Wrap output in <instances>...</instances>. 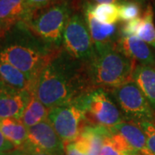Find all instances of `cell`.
<instances>
[{
  "label": "cell",
  "instance_id": "83f0119b",
  "mask_svg": "<svg viewBox=\"0 0 155 155\" xmlns=\"http://www.w3.org/2000/svg\"><path fill=\"white\" fill-rule=\"evenodd\" d=\"M24 153V155H53L50 154L48 153H46L44 151H41V150L36 149V148H33V147H30L28 146H25L23 147L22 149Z\"/></svg>",
  "mask_w": 155,
  "mask_h": 155
},
{
  "label": "cell",
  "instance_id": "7c38bea8",
  "mask_svg": "<svg viewBox=\"0 0 155 155\" xmlns=\"http://www.w3.org/2000/svg\"><path fill=\"white\" fill-rule=\"evenodd\" d=\"M116 48L127 58L138 65L155 66V53L149 45L136 36L120 35Z\"/></svg>",
  "mask_w": 155,
  "mask_h": 155
},
{
  "label": "cell",
  "instance_id": "1f68e13d",
  "mask_svg": "<svg viewBox=\"0 0 155 155\" xmlns=\"http://www.w3.org/2000/svg\"><path fill=\"white\" fill-rule=\"evenodd\" d=\"M8 153H0V155H7Z\"/></svg>",
  "mask_w": 155,
  "mask_h": 155
},
{
  "label": "cell",
  "instance_id": "4316f807",
  "mask_svg": "<svg viewBox=\"0 0 155 155\" xmlns=\"http://www.w3.org/2000/svg\"><path fill=\"white\" fill-rule=\"evenodd\" d=\"M64 155H86L80 152L76 147L74 142L65 144V153Z\"/></svg>",
  "mask_w": 155,
  "mask_h": 155
},
{
  "label": "cell",
  "instance_id": "7a4b0ae2",
  "mask_svg": "<svg viewBox=\"0 0 155 155\" xmlns=\"http://www.w3.org/2000/svg\"><path fill=\"white\" fill-rule=\"evenodd\" d=\"M0 40V60L12 65L35 81L61 49L37 38L22 22Z\"/></svg>",
  "mask_w": 155,
  "mask_h": 155
},
{
  "label": "cell",
  "instance_id": "52a82bcc",
  "mask_svg": "<svg viewBox=\"0 0 155 155\" xmlns=\"http://www.w3.org/2000/svg\"><path fill=\"white\" fill-rule=\"evenodd\" d=\"M110 91L122 116L130 122L155 120V110L133 79Z\"/></svg>",
  "mask_w": 155,
  "mask_h": 155
},
{
  "label": "cell",
  "instance_id": "2e32d148",
  "mask_svg": "<svg viewBox=\"0 0 155 155\" xmlns=\"http://www.w3.org/2000/svg\"><path fill=\"white\" fill-rule=\"evenodd\" d=\"M35 82V80L17 68L0 60V83L6 87L17 91H28L33 92Z\"/></svg>",
  "mask_w": 155,
  "mask_h": 155
},
{
  "label": "cell",
  "instance_id": "5b68a950",
  "mask_svg": "<svg viewBox=\"0 0 155 155\" xmlns=\"http://www.w3.org/2000/svg\"><path fill=\"white\" fill-rule=\"evenodd\" d=\"M75 101L83 110L87 126L110 128L123 122L122 112L106 89H90Z\"/></svg>",
  "mask_w": 155,
  "mask_h": 155
},
{
  "label": "cell",
  "instance_id": "9a60e30c",
  "mask_svg": "<svg viewBox=\"0 0 155 155\" xmlns=\"http://www.w3.org/2000/svg\"><path fill=\"white\" fill-rule=\"evenodd\" d=\"M110 128L116 133L120 134L129 147L135 152L141 155H153L147 148V137L144 131L137 122L123 121Z\"/></svg>",
  "mask_w": 155,
  "mask_h": 155
},
{
  "label": "cell",
  "instance_id": "8992f818",
  "mask_svg": "<svg viewBox=\"0 0 155 155\" xmlns=\"http://www.w3.org/2000/svg\"><path fill=\"white\" fill-rule=\"evenodd\" d=\"M62 47L72 58L84 64L94 58L96 48L81 14L74 13L68 20L63 34Z\"/></svg>",
  "mask_w": 155,
  "mask_h": 155
},
{
  "label": "cell",
  "instance_id": "603a6c76",
  "mask_svg": "<svg viewBox=\"0 0 155 155\" xmlns=\"http://www.w3.org/2000/svg\"><path fill=\"white\" fill-rule=\"evenodd\" d=\"M144 131L147 137V145L150 153L155 155V120L137 122Z\"/></svg>",
  "mask_w": 155,
  "mask_h": 155
},
{
  "label": "cell",
  "instance_id": "30bf717a",
  "mask_svg": "<svg viewBox=\"0 0 155 155\" xmlns=\"http://www.w3.org/2000/svg\"><path fill=\"white\" fill-rule=\"evenodd\" d=\"M33 92L17 91L0 83V119L20 120Z\"/></svg>",
  "mask_w": 155,
  "mask_h": 155
},
{
  "label": "cell",
  "instance_id": "7402d4cb",
  "mask_svg": "<svg viewBox=\"0 0 155 155\" xmlns=\"http://www.w3.org/2000/svg\"><path fill=\"white\" fill-rule=\"evenodd\" d=\"M120 10V21L122 22H127L135 20L142 16V5L140 4L126 0L119 5Z\"/></svg>",
  "mask_w": 155,
  "mask_h": 155
},
{
  "label": "cell",
  "instance_id": "d4e9b609",
  "mask_svg": "<svg viewBox=\"0 0 155 155\" xmlns=\"http://www.w3.org/2000/svg\"><path fill=\"white\" fill-rule=\"evenodd\" d=\"M59 1H61V0H25V4L28 8V15H29L34 11H38V10H41L47 6L55 4Z\"/></svg>",
  "mask_w": 155,
  "mask_h": 155
},
{
  "label": "cell",
  "instance_id": "4dcf8cb0",
  "mask_svg": "<svg viewBox=\"0 0 155 155\" xmlns=\"http://www.w3.org/2000/svg\"><path fill=\"white\" fill-rule=\"evenodd\" d=\"M131 1H134V2H136V3L140 4V5L144 6L145 5H146V3H147V0H131Z\"/></svg>",
  "mask_w": 155,
  "mask_h": 155
},
{
  "label": "cell",
  "instance_id": "ac0fdd59",
  "mask_svg": "<svg viewBox=\"0 0 155 155\" xmlns=\"http://www.w3.org/2000/svg\"><path fill=\"white\" fill-rule=\"evenodd\" d=\"M0 130L5 138L15 146L16 149H22L27 143L28 128L20 120L0 119Z\"/></svg>",
  "mask_w": 155,
  "mask_h": 155
},
{
  "label": "cell",
  "instance_id": "8fae6325",
  "mask_svg": "<svg viewBox=\"0 0 155 155\" xmlns=\"http://www.w3.org/2000/svg\"><path fill=\"white\" fill-rule=\"evenodd\" d=\"M83 16L96 50L116 46L120 38V31L116 24H106L98 22L84 5H83Z\"/></svg>",
  "mask_w": 155,
  "mask_h": 155
},
{
  "label": "cell",
  "instance_id": "4fadbf2b",
  "mask_svg": "<svg viewBox=\"0 0 155 155\" xmlns=\"http://www.w3.org/2000/svg\"><path fill=\"white\" fill-rule=\"evenodd\" d=\"M25 0H0V38L28 17Z\"/></svg>",
  "mask_w": 155,
  "mask_h": 155
},
{
  "label": "cell",
  "instance_id": "484cf974",
  "mask_svg": "<svg viewBox=\"0 0 155 155\" xmlns=\"http://www.w3.org/2000/svg\"><path fill=\"white\" fill-rule=\"evenodd\" d=\"M16 150L15 146L9 141L0 130V153H9Z\"/></svg>",
  "mask_w": 155,
  "mask_h": 155
},
{
  "label": "cell",
  "instance_id": "9c48e42d",
  "mask_svg": "<svg viewBox=\"0 0 155 155\" xmlns=\"http://www.w3.org/2000/svg\"><path fill=\"white\" fill-rule=\"evenodd\" d=\"M25 146L53 155L65 153V144L48 120L28 128V140Z\"/></svg>",
  "mask_w": 155,
  "mask_h": 155
},
{
  "label": "cell",
  "instance_id": "cb8c5ba5",
  "mask_svg": "<svg viewBox=\"0 0 155 155\" xmlns=\"http://www.w3.org/2000/svg\"><path fill=\"white\" fill-rule=\"evenodd\" d=\"M98 155H141L137 152L134 151H124L117 148L112 144L110 140H109V135L107 136L104 144L103 146L101 152Z\"/></svg>",
  "mask_w": 155,
  "mask_h": 155
},
{
  "label": "cell",
  "instance_id": "f1b7e54d",
  "mask_svg": "<svg viewBox=\"0 0 155 155\" xmlns=\"http://www.w3.org/2000/svg\"><path fill=\"white\" fill-rule=\"evenodd\" d=\"M91 1H93L96 4H116V5H120L126 0H91Z\"/></svg>",
  "mask_w": 155,
  "mask_h": 155
},
{
  "label": "cell",
  "instance_id": "d6986e66",
  "mask_svg": "<svg viewBox=\"0 0 155 155\" xmlns=\"http://www.w3.org/2000/svg\"><path fill=\"white\" fill-rule=\"evenodd\" d=\"M49 110L50 109L47 108L35 95L32 94L28 105L23 111L21 122L27 128L34 127L48 120Z\"/></svg>",
  "mask_w": 155,
  "mask_h": 155
},
{
  "label": "cell",
  "instance_id": "5bb4252c",
  "mask_svg": "<svg viewBox=\"0 0 155 155\" xmlns=\"http://www.w3.org/2000/svg\"><path fill=\"white\" fill-rule=\"evenodd\" d=\"M109 134L110 128L108 127L86 126L74 141V144L84 154L98 155Z\"/></svg>",
  "mask_w": 155,
  "mask_h": 155
},
{
  "label": "cell",
  "instance_id": "e0dca14e",
  "mask_svg": "<svg viewBox=\"0 0 155 155\" xmlns=\"http://www.w3.org/2000/svg\"><path fill=\"white\" fill-rule=\"evenodd\" d=\"M132 79L155 110V66L135 65Z\"/></svg>",
  "mask_w": 155,
  "mask_h": 155
},
{
  "label": "cell",
  "instance_id": "f546056e",
  "mask_svg": "<svg viewBox=\"0 0 155 155\" xmlns=\"http://www.w3.org/2000/svg\"><path fill=\"white\" fill-rule=\"evenodd\" d=\"M7 155H24V153H23L22 150L16 149L11 152V153H9Z\"/></svg>",
  "mask_w": 155,
  "mask_h": 155
},
{
  "label": "cell",
  "instance_id": "6da1fadb",
  "mask_svg": "<svg viewBox=\"0 0 155 155\" xmlns=\"http://www.w3.org/2000/svg\"><path fill=\"white\" fill-rule=\"evenodd\" d=\"M90 89L85 65L60 49L36 78L33 94L52 109L72 103Z\"/></svg>",
  "mask_w": 155,
  "mask_h": 155
},
{
  "label": "cell",
  "instance_id": "ba28073f",
  "mask_svg": "<svg viewBox=\"0 0 155 155\" xmlns=\"http://www.w3.org/2000/svg\"><path fill=\"white\" fill-rule=\"evenodd\" d=\"M48 120L64 144L74 142L87 126L83 110L76 101L50 109Z\"/></svg>",
  "mask_w": 155,
  "mask_h": 155
},
{
  "label": "cell",
  "instance_id": "3957f363",
  "mask_svg": "<svg viewBox=\"0 0 155 155\" xmlns=\"http://www.w3.org/2000/svg\"><path fill=\"white\" fill-rule=\"evenodd\" d=\"M84 65L91 88L111 90L132 79L136 64L110 46L96 50L94 58Z\"/></svg>",
  "mask_w": 155,
  "mask_h": 155
},
{
  "label": "cell",
  "instance_id": "44dd1931",
  "mask_svg": "<svg viewBox=\"0 0 155 155\" xmlns=\"http://www.w3.org/2000/svg\"><path fill=\"white\" fill-rule=\"evenodd\" d=\"M84 5L91 15L102 23L116 24L120 21L119 5L116 4H91L86 2Z\"/></svg>",
  "mask_w": 155,
  "mask_h": 155
},
{
  "label": "cell",
  "instance_id": "ffe728a7",
  "mask_svg": "<svg viewBox=\"0 0 155 155\" xmlns=\"http://www.w3.org/2000/svg\"><path fill=\"white\" fill-rule=\"evenodd\" d=\"M153 17V7L148 4L145 8L142 16L140 17L134 36L140 39L150 47L155 48V24Z\"/></svg>",
  "mask_w": 155,
  "mask_h": 155
},
{
  "label": "cell",
  "instance_id": "277c9868",
  "mask_svg": "<svg viewBox=\"0 0 155 155\" xmlns=\"http://www.w3.org/2000/svg\"><path fill=\"white\" fill-rule=\"evenodd\" d=\"M72 15L70 1L61 0L30 13L22 22L43 42L60 48L64 30Z\"/></svg>",
  "mask_w": 155,
  "mask_h": 155
}]
</instances>
